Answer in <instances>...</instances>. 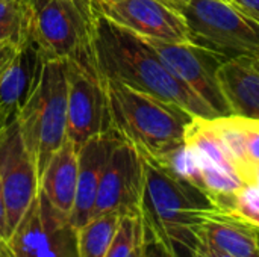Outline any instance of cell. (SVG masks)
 <instances>
[{
	"mask_svg": "<svg viewBox=\"0 0 259 257\" xmlns=\"http://www.w3.org/2000/svg\"><path fill=\"white\" fill-rule=\"evenodd\" d=\"M97 67L105 79L118 80L161 100L178 105L193 117L212 120L215 111L182 83L156 52L134 32L109 21L97 12Z\"/></svg>",
	"mask_w": 259,
	"mask_h": 257,
	"instance_id": "obj_1",
	"label": "cell"
},
{
	"mask_svg": "<svg viewBox=\"0 0 259 257\" xmlns=\"http://www.w3.org/2000/svg\"><path fill=\"white\" fill-rule=\"evenodd\" d=\"M143 156L144 188L141 221L165 236L179 251L190 254L200 236L203 217L219 209L215 200L200 186L173 174L158 161Z\"/></svg>",
	"mask_w": 259,
	"mask_h": 257,
	"instance_id": "obj_2",
	"label": "cell"
},
{
	"mask_svg": "<svg viewBox=\"0 0 259 257\" xmlns=\"http://www.w3.org/2000/svg\"><path fill=\"white\" fill-rule=\"evenodd\" d=\"M105 85L112 127L141 155L159 161L185 144L190 112L118 80L105 79Z\"/></svg>",
	"mask_w": 259,
	"mask_h": 257,
	"instance_id": "obj_3",
	"label": "cell"
},
{
	"mask_svg": "<svg viewBox=\"0 0 259 257\" xmlns=\"http://www.w3.org/2000/svg\"><path fill=\"white\" fill-rule=\"evenodd\" d=\"M32 38L49 59L97 64L93 0H30Z\"/></svg>",
	"mask_w": 259,
	"mask_h": 257,
	"instance_id": "obj_4",
	"label": "cell"
},
{
	"mask_svg": "<svg viewBox=\"0 0 259 257\" xmlns=\"http://www.w3.org/2000/svg\"><path fill=\"white\" fill-rule=\"evenodd\" d=\"M67 91L64 61L49 59L33 94L15 115L23 141L36 162L39 176L67 139Z\"/></svg>",
	"mask_w": 259,
	"mask_h": 257,
	"instance_id": "obj_5",
	"label": "cell"
},
{
	"mask_svg": "<svg viewBox=\"0 0 259 257\" xmlns=\"http://www.w3.org/2000/svg\"><path fill=\"white\" fill-rule=\"evenodd\" d=\"M178 11L188 24L191 44L226 59L259 58V23L232 0H190Z\"/></svg>",
	"mask_w": 259,
	"mask_h": 257,
	"instance_id": "obj_6",
	"label": "cell"
},
{
	"mask_svg": "<svg viewBox=\"0 0 259 257\" xmlns=\"http://www.w3.org/2000/svg\"><path fill=\"white\" fill-rule=\"evenodd\" d=\"M3 257H79L70 217L55 209L46 195L36 197L0 244Z\"/></svg>",
	"mask_w": 259,
	"mask_h": 257,
	"instance_id": "obj_7",
	"label": "cell"
},
{
	"mask_svg": "<svg viewBox=\"0 0 259 257\" xmlns=\"http://www.w3.org/2000/svg\"><path fill=\"white\" fill-rule=\"evenodd\" d=\"M67 71V138L79 150L112 127L105 79L97 64L64 61Z\"/></svg>",
	"mask_w": 259,
	"mask_h": 257,
	"instance_id": "obj_8",
	"label": "cell"
},
{
	"mask_svg": "<svg viewBox=\"0 0 259 257\" xmlns=\"http://www.w3.org/2000/svg\"><path fill=\"white\" fill-rule=\"evenodd\" d=\"M0 183L11 233L39 191L36 162L23 141L17 117L0 132Z\"/></svg>",
	"mask_w": 259,
	"mask_h": 257,
	"instance_id": "obj_9",
	"label": "cell"
},
{
	"mask_svg": "<svg viewBox=\"0 0 259 257\" xmlns=\"http://www.w3.org/2000/svg\"><path fill=\"white\" fill-rule=\"evenodd\" d=\"M143 39L156 52L164 65L203 98L219 117L232 115L215 76L219 65L226 61L225 56L191 42H165L153 38Z\"/></svg>",
	"mask_w": 259,
	"mask_h": 257,
	"instance_id": "obj_10",
	"label": "cell"
},
{
	"mask_svg": "<svg viewBox=\"0 0 259 257\" xmlns=\"http://www.w3.org/2000/svg\"><path fill=\"white\" fill-rule=\"evenodd\" d=\"M94 6L105 18L138 36L165 42H191L190 29L182 14L162 0L94 2Z\"/></svg>",
	"mask_w": 259,
	"mask_h": 257,
	"instance_id": "obj_11",
	"label": "cell"
},
{
	"mask_svg": "<svg viewBox=\"0 0 259 257\" xmlns=\"http://www.w3.org/2000/svg\"><path fill=\"white\" fill-rule=\"evenodd\" d=\"M144 188V167L141 153L127 141L120 142L111 153L100 180L94 215L118 212L140 215Z\"/></svg>",
	"mask_w": 259,
	"mask_h": 257,
	"instance_id": "obj_12",
	"label": "cell"
},
{
	"mask_svg": "<svg viewBox=\"0 0 259 257\" xmlns=\"http://www.w3.org/2000/svg\"><path fill=\"white\" fill-rule=\"evenodd\" d=\"M126 141L115 129L88 139L77 153V188L70 215L74 229L82 227L93 218L97 191L112 150Z\"/></svg>",
	"mask_w": 259,
	"mask_h": 257,
	"instance_id": "obj_13",
	"label": "cell"
},
{
	"mask_svg": "<svg viewBox=\"0 0 259 257\" xmlns=\"http://www.w3.org/2000/svg\"><path fill=\"white\" fill-rule=\"evenodd\" d=\"M47 61L32 35L20 44L0 80V108L17 115L33 94Z\"/></svg>",
	"mask_w": 259,
	"mask_h": 257,
	"instance_id": "obj_14",
	"label": "cell"
},
{
	"mask_svg": "<svg viewBox=\"0 0 259 257\" xmlns=\"http://www.w3.org/2000/svg\"><path fill=\"white\" fill-rule=\"evenodd\" d=\"M220 91L232 115L259 120V68L253 58L237 56L215 71Z\"/></svg>",
	"mask_w": 259,
	"mask_h": 257,
	"instance_id": "obj_15",
	"label": "cell"
},
{
	"mask_svg": "<svg viewBox=\"0 0 259 257\" xmlns=\"http://www.w3.org/2000/svg\"><path fill=\"white\" fill-rule=\"evenodd\" d=\"M77 153L79 150L67 138L39 176V191L55 209L67 217L71 215L76 200Z\"/></svg>",
	"mask_w": 259,
	"mask_h": 257,
	"instance_id": "obj_16",
	"label": "cell"
},
{
	"mask_svg": "<svg viewBox=\"0 0 259 257\" xmlns=\"http://www.w3.org/2000/svg\"><path fill=\"white\" fill-rule=\"evenodd\" d=\"M200 233L219 250L234 257H259L256 229L240 218L215 209L203 217Z\"/></svg>",
	"mask_w": 259,
	"mask_h": 257,
	"instance_id": "obj_17",
	"label": "cell"
},
{
	"mask_svg": "<svg viewBox=\"0 0 259 257\" xmlns=\"http://www.w3.org/2000/svg\"><path fill=\"white\" fill-rule=\"evenodd\" d=\"M246 121L238 115H226L209 120V126L219 136L234 168L246 185H255V168L246 153Z\"/></svg>",
	"mask_w": 259,
	"mask_h": 257,
	"instance_id": "obj_18",
	"label": "cell"
},
{
	"mask_svg": "<svg viewBox=\"0 0 259 257\" xmlns=\"http://www.w3.org/2000/svg\"><path fill=\"white\" fill-rule=\"evenodd\" d=\"M121 217L123 215L118 212L94 215L87 224L76 229L79 257H106Z\"/></svg>",
	"mask_w": 259,
	"mask_h": 257,
	"instance_id": "obj_19",
	"label": "cell"
},
{
	"mask_svg": "<svg viewBox=\"0 0 259 257\" xmlns=\"http://www.w3.org/2000/svg\"><path fill=\"white\" fill-rule=\"evenodd\" d=\"M32 35L30 5L20 0H0V42L23 44Z\"/></svg>",
	"mask_w": 259,
	"mask_h": 257,
	"instance_id": "obj_20",
	"label": "cell"
},
{
	"mask_svg": "<svg viewBox=\"0 0 259 257\" xmlns=\"http://www.w3.org/2000/svg\"><path fill=\"white\" fill-rule=\"evenodd\" d=\"M143 223L141 215H124L106 257H141Z\"/></svg>",
	"mask_w": 259,
	"mask_h": 257,
	"instance_id": "obj_21",
	"label": "cell"
},
{
	"mask_svg": "<svg viewBox=\"0 0 259 257\" xmlns=\"http://www.w3.org/2000/svg\"><path fill=\"white\" fill-rule=\"evenodd\" d=\"M219 209L259 230V185H246L237 194L220 200Z\"/></svg>",
	"mask_w": 259,
	"mask_h": 257,
	"instance_id": "obj_22",
	"label": "cell"
},
{
	"mask_svg": "<svg viewBox=\"0 0 259 257\" xmlns=\"http://www.w3.org/2000/svg\"><path fill=\"white\" fill-rule=\"evenodd\" d=\"M141 257H182V253L165 236L143 223Z\"/></svg>",
	"mask_w": 259,
	"mask_h": 257,
	"instance_id": "obj_23",
	"label": "cell"
},
{
	"mask_svg": "<svg viewBox=\"0 0 259 257\" xmlns=\"http://www.w3.org/2000/svg\"><path fill=\"white\" fill-rule=\"evenodd\" d=\"M246 153L256 173V167H259V120L247 118L246 121Z\"/></svg>",
	"mask_w": 259,
	"mask_h": 257,
	"instance_id": "obj_24",
	"label": "cell"
},
{
	"mask_svg": "<svg viewBox=\"0 0 259 257\" xmlns=\"http://www.w3.org/2000/svg\"><path fill=\"white\" fill-rule=\"evenodd\" d=\"M191 257H234L222 250H219L217 247H214L209 241L205 239V236L200 233L197 244L194 245L193 251H191Z\"/></svg>",
	"mask_w": 259,
	"mask_h": 257,
	"instance_id": "obj_25",
	"label": "cell"
},
{
	"mask_svg": "<svg viewBox=\"0 0 259 257\" xmlns=\"http://www.w3.org/2000/svg\"><path fill=\"white\" fill-rule=\"evenodd\" d=\"M17 48H18V45L11 41L0 42V80H2V76L5 73L6 67L9 65L14 55L17 53Z\"/></svg>",
	"mask_w": 259,
	"mask_h": 257,
	"instance_id": "obj_26",
	"label": "cell"
},
{
	"mask_svg": "<svg viewBox=\"0 0 259 257\" xmlns=\"http://www.w3.org/2000/svg\"><path fill=\"white\" fill-rule=\"evenodd\" d=\"M8 215H6V203H5V195L0 183V244L8 238Z\"/></svg>",
	"mask_w": 259,
	"mask_h": 257,
	"instance_id": "obj_27",
	"label": "cell"
},
{
	"mask_svg": "<svg viewBox=\"0 0 259 257\" xmlns=\"http://www.w3.org/2000/svg\"><path fill=\"white\" fill-rule=\"evenodd\" d=\"M232 2L259 23V0H232Z\"/></svg>",
	"mask_w": 259,
	"mask_h": 257,
	"instance_id": "obj_28",
	"label": "cell"
},
{
	"mask_svg": "<svg viewBox=\"0 0 259 257\" xmlns=\"http://www.w3.org/2000/svg\"><path fill=\"white\" fill-rule=\"evenodd\" d=\"M15 115H11L8 111H5L3 108H0V132L3 130V127L11 121V118H14Z\"/></svg>",
	"mask_w": 259,
	"mask_h": 257,
	"instance_id": "obj_29",
	"label": "cell"
},
{
	"mask_svg": "<svg viewBox=\"0 0 259 257\" xmlns=\"http://www.w3.org/2000/svg\"><path fill=\"white\" fill-rule=\"evenodd\" d=\"M162 2H165V3H168L170 6H173L175 9H179L182 5H185L187 2H190V0H162Z\"/></svg>",
	"mask_w": 259,
	"mask_h": 257,
	"instance_id": "obj_30",
	"label": "cell"
},
{
	"mask_svg": "<svg viewBox=\"0 0 259 257\" xmlns=\"http://www.w3.org/2000/svg\"><path fill=\"white\" fill-rule=\"evenodd\" d=\"M94 2H100V3H109V2H117V0H94Z\"/></svg>",
	"mask_w": 259,
	"mask_h": 257,
	"instance_id": "obj_31",
	"label": "cell"
},
{
	"mask_svg": "<svg viewBox=\"0 0 259 257\" xmlns=\"http://www.w3.org/2000/svg\"><path fill=\"white\" fill-rule=\"evenodd\" d=\"M255 64H256V67L259 68V58H258V59H255Z\"/></svg>",
	"mask_w": 259,
	"mask_h": 257,
	"instance_id": "obj_32",
	"label": "cell"
},
{
	"mask_svg": "<svg viewBox=\"0 0 259 257\" xmlns=\"http://www.w3.org/2000/svg\"><path fill=\"white\" fill-rule=\"evenodd\" d=\"M20 2H24V3H29L30 0H20Z\"/></svg>",
	"mask_w": 259,
	"mask_h": 257,
	"instance_id": "obj_33",
	"label": "cell"
},
{
	"mask_svg": "<svg viewBox=\"0 0 259 257\" xmlns=\"http://www.w3.org/2000/svg\"><path fill=\"white\" fill-rule=\"evenodd\" d=\"M0 257H3V256H2V253H0Z\"/></svg>",
	"mask_w": 259,
	"mask_h": 257,
	"instance_id": "obj_34",
	"label": "cell"
}]
</instances>
